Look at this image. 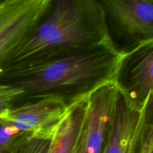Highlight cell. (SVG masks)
<instances>
[{
	"mask_svg": "<svg viewBox=\"0 0 153 153\" xmlns=\"http://www.w3.org/2000/svg\"><path fill=\"white\" fill-rule=\"evenodd\" d=\"M52 0L0 2V75L3 65L44 15Z\"/></svg>",
	"mask_w": 153,
	"mask_h": 153,
	"instance_id": "obj_5",
	"label": "cell"
},
{
	"mask_svg": "<svg viewBox=\"0 0 153 153\" xmlns=\"http://www.w3.org/2000/svg\"><path fill=\"white\" fill-rule=\"evenodd\" d=\"M153 149V96H149L140 111L129 153H152Z\"/></svg>",
	"mask_w": 153,
	"mask_h": 153,
	"instance_id": "obj_10",
	"label": "cell"
},
{
	"mask_svg": "<svg viewBox=\"0 0 153 153\" xmlns=\"http://www.w3.org/2000/svg\"><path fill=\"white\" fill-rule=\"evenodd\" d=\"M111 35L121 38V51L128 52L153 40V1L149 0H97Z\"/></svg>",
	"mask_w": 153,
	"mask_h": 153,
	"instance_id": "obj_4",
	"label": "cell"
},
{
	"mask_svg": "<svg viewBox=\"0 0 153 153\" xmlns=\"http://www.w3.org/2000/svg\"><path fill=\"white\" fill-rule=\"evenodd\" d=\"M118 95L119 88L113 82L89 96L86 117L73 153H103Z\"/></svg>",
	"mask_w": 153,
	"mask_h": 153,
	"instance_id": "obj_7",
	"label": "cell"
},
{
	"mask_svg": "<svg viewBox=\"0 0 153 153\" xmlns=\"http://www.w3.org/2000/svg\"><path fill=\"white\" fill-rule=\"evenodd\" d=\"M23 134L13 126L0 123V153H11L16 140Z\"/></svg>",
	"mask_w": 153,
	"mask_h": 153,
	"instance_id": "obj_13",
	"label": "cell"
},
{
	"mask_svg": "<svg viewBox=\"0 0 153 153\" xmlns=\"http://www.w3.org/2000/svg\"><path fill=\"white\" fill-rule=\"evenodd\" d=\"M53 137L24 133L16 140L11 153H49Z\"/></svg>",
	"mask_w": 153,
	"mask_h": 153,
	"instance_id": "obj_11",
	"label": "cell"
},
{
	"mask_svg": "<svg viewBox=\"0 0 153 153\" xmlns=\"http://www.w3.org/2000/svg\"><path fill=\"white\" fill-rule=\"evenodd\" d=\"M88 97L70 100L51 94L24 100L14 105L0 123L13 126L25 134L53 137L72 109Z\"/></svg>",
	"mask_w": 153,
	"mask_h": 153,
	"instance_id": "obj_3",
	"label": "cell"
},
{
	"mask_svg": "<svg viewBox=\"0 0 153 153\" xmlns=\"http://www.w3.org/2000/svg\"><path fill=\"white\" fill-rule=\"evenodd\" d=\"M88 97L76 105L61 123L52 138L49 153L73 152L86 117Z\"/></svg>",
	"mask_w": 153,
	"mask_h": 153,
	"instance_id": "obj_9",
	"label": "cell"
},
{
	"mask_svg": "<svg viewBox=\"0 0 153 153\" xmlns=\"http://www.w3.org/2000/svg\"><path fill=\"white\" fill-rule=\"evenodd\" d=\"M152 153H153V149H152Z\"/></svg>",
	"mask_w": 153,
	"mask_h": 153,
	"instance_id": "obj_16",
	"label": "cell"
},
{
	"mask_svg": "<svg viewBox=\"0 0 153 153\" xmlns=\"http://www.w3.org/2000/svg\"><path fill=\"white\" fill-rule=\"evenodd\" d=\"M149 1H153V0H149Z\"/></svg>",
	"mask_w": 153,
	"mask_h": 153,
	"instance_id": "obj_15",
	"label": "cell"
},
{
	"mask_svg": "<svg viewBox=\"0 0 153 153\" xmlns=\"http://www.w3.org/2000/svg\"><path fill=\"white\" fill-rule=\"evenodd\" d=\"M5 1V0H0V2H2V1Z\"/></svg>",
	"mask_w": 153,
	"mask_h": 153,
	"instance_id": "obj_14",
	"label": "cell"
},
{
	"mask_svg": "<svg viewBox=\"0 0 153 153\" xmlns=\"http://www.w3.org/2000/svg\"><path fill=\"white\" fill-rule=\"evenodd\" d=\"M116 83L128 104L141 111L153 96V40L124 52Z\"/></svg>",
	"mask_w": 153,
	"mask_h": 153,
	"instance_id": "obj_6",
	"label": "cell"
},
{
	"mask_svg": "<svg viewBox=\"0 0 153 153\" xmlns=\"http://www.w3.org/2000/svg\"><path fill=\"white\" fill-rule=\"evenodd\" d=\"M123 55L116 46L81 51L4 70L0 82L24 91L21 102L51 94L84 98L116 82Z\"/></svg>",
	"mask_w": 153,
	"mask_h": 153,
	"instance_id": "obj_2",
	"label": "cell"
},
{
	"mask_svg": "<svg viewBox=\"0 0 153 153\" xmlns=\"http://www.w3.org/2000/svg\"><path fill=\"white\" fill-rule=\"evenodd\" d=\"M24 91L10 84L0 82V120L8 111L24 97Z\"/></svg>",
	"mask_w": 153,
	"mask_h": 153,
	"instance_id": "obj_12",
	"label": "cell"
},
{
	"mask_svg": "<svg viewBox=\"0 0 153 153\" xmlns=\"http://www.w3.org/2000/svg\"><path fill=\"white\" fill-rule=\"evenodd\" d=\"M115 46L97 0H52L1 72L81 51Z\"/></svg>",
	"mask_w": 153,
	"mask_h": 153,
	"instance_id": "obj_1",
	"label": "cell"
},
{
	"mask_svg": "<svg viewBox=\"0 0 153 153\" xmlns=\"http://www.w3.org/2000/svg\"><path fill=\"white\" fill-rule=\"evenodd\" d=\"M140 111L130 105L119 91L103 153H129Z\"/></svg>",
	"mask_w": 153,
	"mask_h": 153,
	"instance_id": "obj_8",
	"label": "cell"
}]
</instances>
